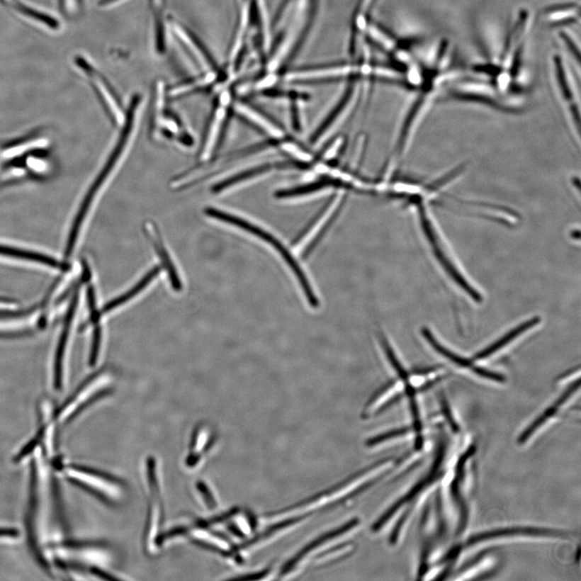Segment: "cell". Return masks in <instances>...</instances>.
<instances>
[{
	"label": "cell",
	"instance_id": "18",
	"mask_svg": "<svg viewBox=\"0 0 581 581\" xmlns=\"http://www.w3.org/2000/svg\"><path fill=\"white\" fill-rule=\"evenodd\" d=\"M172 29L180 42L187 47L191 55L196 57L195 60L199 63V66L206 72H212L213 64L211 60H209L205 51L200 47L199 44L191 36L190 33L186 31L182 26L174 24V23L172 24Z\"/></svg>",
	"mask_w": 581,
	"mask_h": 581
},
{
	"label": "cell",
	"instance_id": "23",
	"mask_svg": "<svg viewBox=\"0 0 581 581\" xmlns=\"http://www.w3.org/2000/svg\"><path fill=\"white\" fill-rule=\"evenodd\" d=\"M101 339V328L100 327H96L94 333H93L91 350L89 359V364L91 366H94L97 361L98 352H100Z\"/></svg>",
	"mask_w": 581,
	"mask_h": 581
},
{
	"label": "cell",
	"instance_id": "3",
	"mask_svg": "<svg viewBox=\"0 0 581 581\" xmlns=\"http://www.w3.org/2000/svg\"><path fill=\"white\" fill-rule=\"evenodd\" d=\"M432 206L433 205L427 201H417L411 205L410 210L414 214L416 222L431 247L434 257L446 271L447 275L470 296V298L476 302H480L482 300L480 294L476 292V290L465 280L447 254L443 235H441L437 219L435 218L432 212Z\"/></svg>",
	"mask_w": 581,
	"mask_h": 581
},
{
	"label": "cell",
	"instance_id": "11",
	"mask_svg": "<svg viewBox=\"0 0 581 581\" xmlns=\"http://www.w3.org/2000/svg\"><path fill=\"white\" fill-rule=\"evenodd\" d=\"M422 335L424 336V338L428 341L429 344L434 348L435 351H437L439 354H441V356L450 360L451 363L458 366V367L472 371L473 373L482 378H484V379H487L498 383L504 382L505 378L502 374L495 373V371L478 367V366H476L473 363L474 360H470L458 356V354L451 351L449 349L439 344L437 339L434 338V336L432 334L431 331L428 329L424 328L422 329Z\"/></svg>",
	"mask_w": 581,
	"mask_h": 581
},
{
	"label": "cell",
	"instance_id": "15",
	"mask_svg": "<svg viewBox=\"0 0 581 581\" xmlns=\"http://www.w3.org/2000/svg\"><path fill=\"white\" fill-rule=\"evenodd\" d=\"M145 230L148 237H150L151 242H152L157 252H158L168 274H169L173 288L177 290V292H179V290L182 289V283L179 281L177 271L176 269H174L169 254H167L164 244L161 239L158 229L155 227L153 223L147 222L145 225Z\"/></svg>",
	"mask_w": 581,
	"mask_h": 581
},
{
	"label": "cell",
	"instance_id": "2",
	"mask_svg": "<svg viewBox=\"0 0 581 581\" xmlns=\"http://www.w3.org/2000/svg\"><path fill=\"white\" fill-rule=\"evenodd\" d=\"M139 102H140V101H139L137 98H135V100L132 102L130 109H129L126 115L124 130L121 132L118 144H116L106 165H104L101 172L98 173V176L94 180V182L92 183L89 190L86 191L82 203H80L79 210L74 218L67 237L65 252L67 258L72 256L74 249L75 247H77L81 231H82L86 218L89 217L93 203H94L103 184L106 183L110 174L113 171L114 167L118 164L121 154L123 153L125 150L128 140L130 138L132 132L133 124H135L133 122H135V113L139 106Z\"/></svg>",
	"mask_w": 581,
	"mask_h": 581
},
{
	"label": "cell",
	"instance_id": "5",
	"mask_svg": "<svg viewBox=\"0 0 581 581\" xmlns=\"http://www.w3.org/2000/svg\"><path fill=\"white\" fill-rule=\"evenodd\" d=\"M361 75L364 77L394 81L404 83L405 77L397 69L371 66L370 64L362 65L332 66L301 69L288 73L284 80L289 83L309 82V81H325L342 79L344 77Z\"/></svg>",
	"mask_w": 581,
	"mask_h": 581
},
{
	"label": "cell",
	"instance_id": "24",
	"mask_svg": "<svg viewBox=\"0 0 581 581\" xmlns=\"http://www.w3.org/2000/svg\"><path fill=\"white\" fill-rule=\"evenodd\" d=\"M87 303H89L92 321L96 322L100 316H98V312L96 310L95 289L92 286L87 288Z\"/></svg>",
	"mask_w": 581,
	"mask_h": 581
},
{
	"label": "cell",
	"instance_id": "20",
	"mask_svg": "<svg viewBox=\"0 0 581 581\" xmlns=\"http://www.w3.org/2000/svg\"><path fill=\"white\" fill-rule=\"evenodd\" d=\"M45 434V427L40 428L38 434L35 435V437L31 441H29L27 445L23 447L18 454L15 456L13 460L14 463H18L24 460L26 457L30 455L31 453L37 449L38 445L42 443Z\"/></svg>",
	"mask_w": 581,
	"mask_h": 581
},
{
	"label": "cell",
	"instance_id": "13",
	"mask_svg": "<svg viewBox=\"0 0 581 581\" xmlns=\"http://www.w3.org/2000/svg\"><path fill=\"white\" fill-rule=\"evenodd\" d=\"M542 17L552 27H562L579 24L580 5L574 2L555 4L543 9Z\"/></svg>",
	"mask_w": 581,
	"mask_h": 581
},
{
	"label": "cell",
	"instance_id": "22",
	"mask_svg": "<svg viewBox=\"0 0 581 581\" xmlns=\"http://www.w3.org/2000/svg\"><path fill=\"white\" fill-rule=\"evenodd\" d=\"M110 393H111V390H110V389H104V390H101L93 395V396L85 400V402L83 404H81L78 407V408L72 412L71 416L68 417L67 422H71L72 421H73L74 418L79 416L81 414V412H82L87 408V407L92 405L93 403H95L96 400L108 396V395H109Z\"/></svg>",
	"mask_w": 581,
	"mask_h": 581
},
{
	"label": "cell",
	"instance_id": "1",
	"mask_svg": "<svg viewBox=\"0 0 581 581\" xmlns=\"http://www.w3.org/2000/svg\"><path fill=\"white\" fill-rule=\"evenodd\" d=\"M393 460L388 458L378 461L327 490L266 515V518L263 519V522L269 525L273 522L289 519H298L306 521L313 514L338 507L347 500L357 497L371 489L388 473L393 467Z\"/></svg>",
	"mask_w": 581,
	"mask_h": 581
},
{
	"label": "cell",
	"instance_id": "9",
	"mask_svg": "<svg viewBox=\"0 0 581 581\" xmlns=\"http://www.w3.org/2000/svg\"><path fill=\"white\" fill-rule=\"evenodd\" d=\"M540 537L553 538H568L570 536L568 532L555 531L554 529L532 527V526H511L495 529L490 531L480 532L468 538L464 544L458 546V549L473 547L490 540L497 538H507L513 537Z\"/></svg>",
	"mask_w": 581,
	"mask_h": 581
},
{
	"label": "cell",
	"instance_id": "16",
	"mask_svg": "<svg viewBox=\"0 0 581 581\" xmlns=\"http://www.w3.org/2000/svg\"><path fill=\"white\" fill-rule=\"evenodd\" d=\"M0 255L4 257L34 261L56 269L66 270L67 266L49 255L28 251V249L0 245Z\"/></svg>",
	"mask_w": 581,
	"mask_h": 581
},
{
	"label": "cell",
	"instance_id": "12",
	"mask_svg": "<svg viewBox=\"0 0 581 581\" xmlns=\"http://www.w3.org/2000/svg\"><path fill=\"white\" fill-rule=\"evenodd\" d=\"M78 303L79 293L77 292L74 295L71 305H69L55 353L54 383L56 390H60L62 386L64 358H65L69 335L71 334L73 320Z\"/></svg>",
	"mask_w": 581,
	"mask_h": 581
},
{
	"label": "cell",
	"instance_id": "26",
	"mask_svg": "<svg viewBox=\"0 0 581 581\" xmlns=\"http://www.w3.org/2000/svg\"><path fill=\"white\" fill-rule=\"evenodd\" d=\"M391 159H392V151H391ZM392 165H393V162H392ZM393 171H394V169H393ZM394 174H395V172H394Z\"/></svg>",
	"mask_w": 581,
	"mask_h": 581
},
{
	"label": "cell",
	"instance_id": "7",
	"mask_svg": "<svg viewBox=\"0 0 581 581\" xmlns=\"http://www.w3.org/2000/svg\"><path fill=\"white\" fill-rule=\"evenodd\" d=\"M205 214L209 218H212L224 223H227L235 226L243 231L249 232L254 237H259L267 243H269L276 251L280 253L282 259L286 261V264L292 269L293 272L298 273L300 270V266L298 261L295 259L293 254L290 252L289 249L283 245L278 238L275 235L271 234L270 232L260 227V226L252 223L245 219L235 216V215L230 214L217 208H208L205 210Z\"/></svg>",
	"mask_w": 581,
	"mask_h": 581
},
{
	"label": "cell",
	"instance_id": "21",
	"mask_svg": "<svg viewBox=\"0 0 581 581\" xmlns=\"http://www.w3.org/2000/svg\"><path fill=\"white\" fill-rule=\"evenodd\" d=\"M559 38H560L563 45H565V47L566 48L569 55H570L575 60V62H577V65L580 66V50L579 45L576 42V40H575L570 34L565 31H560L559 34Z\"/></svg>",
	"mask_w": 581,
	"mask_h": 581
},
{
	"label": "cell",
	"instance_id": "19",
	"mask_svg": "<svg viewBox=\"0 0 581 581\" xmlns=\"http://www.w3.org/2000/svg\"><path fill=\"white\" fill-rule=\"evenodd\" d=\"M159 266L154 267V269L148 272L147 274L143 277L142 280L139 281L137 286L131 288L129 292L121 295L118 298H115L104 305L102 310L98 312V316L101 317L102 315H106V313L112 311L115 308L119 307L122 304L125 303L126 301L132 299L133 296L140 293L142 289L147 287L148 284L153 281V278L159 275Z\"/></svg>",
	"mask_w": 581,
	"mask_h": 581
},
{
	"label": "cell",
	"instance_id": "6",
	"mask_svg": "<svg viewBox=\"0 0 581 581\" xmlns=\"http://www.w3.org/2000/svg\"><path fill=\"white\" fill-rule=\"evenodd\" d=\"M552 62H553L558 95L560 96L569 129L575 140L580 144V106L576 86L574 84L571 74L568 72L563 57L560 54H555L552 57Z\"/></svg>",
	"mask_w": 581,
	"mask_h": 581
},
{
	"label": "cell",
	"instance_id": "4",
	"mask_svg": "<svg viewBox=\"0 0 581 581\" xmlns=\"http://www.w3.org/2000/svg\"><path fill=\"white\" fill-rule=\"evenodd\" d=\"M359 525L360 521L358 519H354L312 540L310 543L306 544L305 547L296 552L286 565H283L281 572H278L280 579H290L306 570L320 555L333 546L346 540L347 537L358 530Z\"/></svg>",
	"mask_w": 581,
	"mask_h": 581
},
{
	"label": "cell",
	"instance_id": "17",
	"mask_svg": "<svg viewBox=\"0 0 581 581\" xmlns=\"http://www.w3.org/2000/svg\"><path fill=\"white\" fill-rule=\"evenodd\" d=\"M539 322L540 319L538 317H534L533 319L528 320L527 322L519 325L518 327L509 331L507 334L502 337L501 339H499L492 345L486 347L485 350L476 354L473 360H480L491 356L492 354L498 351L500 349H502L503 346L509 344L510 342H512L515 339L518 338L519 335L526 332L528 329L536 327Z\"/></svg>",
	"mask_w": 581,
	"mask_h": 581
},
{
	"label": "cell",
	"instance_id": "25",
	"mask_svg": "<svg viewBox=\"0 0 581 581\" xmlns=\"http://www.w3.org/2000/svg\"><path fill=\"white\" fill-rule=\"evenodd\" d=\"M20 532L14 528H0V538H18Z\"/></svg>",
	"mask_w": 581,
	"mask_h": 581
},
{
	"label": "cell",
	"instance_id": "8",
	"mask_svg": "<svg viewBox=\"0 0 581 581\" xmlns=\"http://www.w3.org/2000/svg\"><path fill=\"white\" fill-rule=\"evenodd\" d=\"M74 64L90 80L93 89L96 91L98 98H101L104 108L111 115L112 119L120 123L123 120V113H122L118 97H116L111 86H110L106 78L93 66V64L87 61L86 58L83 56L77 55L75 57Z\"/></svg>",
	"mask_w": 581,
	"mask_h": 581
},
{
	"label": "cell",
	"instance_id": "14",
	"mask_svg": "<svg viewBox=\"0 0 581 581\" xmlns=\"http://www.w3.org/2000/svg\"><path fill=\"white\" fill-rule=\"evenodd\" d=\"M580 385V379H578L576 382H573L572 385L566 389V391L556 400V402L550 406V408L546 410L541 415L538 416L536 419L534 420L531 425L529 426L525 431L520 434L518 439L519 444H526L529 439H531L532 436L550 419V418L554 417L557 414V412L560 410L561 407L566 403L567 400L572 397L574 392L577 390Z\"/></svg>",
	"mask_w": 581,
	"mask_h": 581
},
{
	"label": "cell",
	"instance_id": "10",
	"mask_svg": "<svg viewBox=\"0 0 581 581\" xmlns=\"http://www.w3.org/2000/svg\"><path fill=\"white\" fill-rule=\"evenodd\" d=\"M0 2L21 18L38 26L46 30L60 31L62 26L60 19L48 11L34 7L23 0H0Z\"/></svg>",
	"mask_w": 581,
	"mask_h": 581
}]
</instances>
